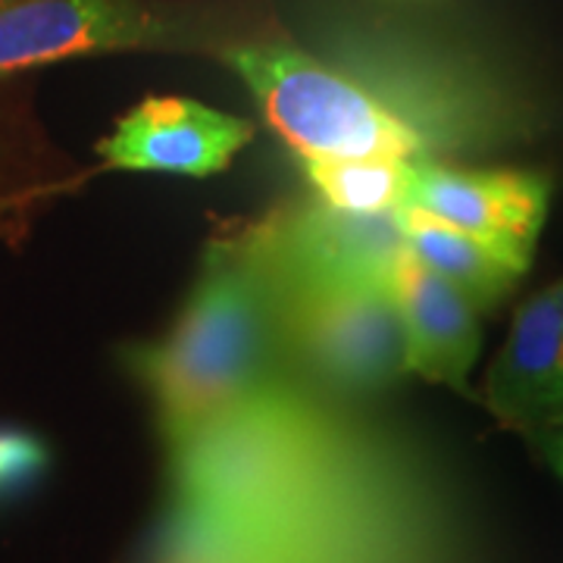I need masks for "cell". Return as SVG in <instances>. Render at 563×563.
Listing matches in <instances>:
<instances>
[{"instance_id": "5b68a950", "label": "cell", "mask_w": 563, "mask_h": 563, "mask_svg": "<svg viewBox=\"0 0 563 563\" xmlns=\"http://www.w3.org/2000/svg\"><path fill=\"white\" fill-rule=\"evenodd\" d=\"M551 185L520 169H454L439 163L413 166L407 203L498 247L529 269L548 217Z\"/></svg>"}, {"instance_id": "9c48e42d", "label": "cell", "mask_w": 563, "mask_h": 563, "mask_svg": "<svg viewBox=\"0 0 563 563\" xmlns=\"http://www.w3.org/2000/svg\"><path fill=\"white\" fill-rule=\"evenodd\" d=\"M276 279H344V276H391L407 251L398 210L347 213L313 203L291 225L266 235Z\"/></svg>"}, {"instance_id": "5bb4252c", "label": "cell", "mask_w": 563, "mask_h": 563, "mask_svg": "<svg viewBox=\"0 0 563 563\" xmlns=\"http://www.w3.org/2000/svg\"><path fill=\"white\" fill-rule=\"evenodd\" d=\"M554 285H558V301H561V313H563V279L554 282Z\"/></svg>"}, {"instance_id": "8fae6325", "label": "cell", "mask_w": 563, "mask_h": 563, "mask_svg": "<svg viewBox=\"0 0 563 563\" xmlns=\"http://www.w3.org/2000/svg\"><path fill=\"white\" fill-rule=\"evenodd\" d=\"M417 161L401 157H344L303 161L307 179L322 203L347 213H385L407 203Z\"/></svg>"}, {"instance_id": "ba28073f", "label": "cell", "mask_w": 563, "mask_h": 563, "mask_svg": "<svg viewBox=\"0 0 563 563\" xmlns=\"http://www.w3.org/2000/svg\"><path fill=\"white\" fill-rule=\"evenodd\" d=\"M391 285L407 339V373L470 395V373L483 351V313L461 291L404 251Z\"/></svg>"}, {"instance_id": "7a4b0ae2", "label": "cell", "mask_w": 563, "mask_h": 563, "mask_svg": "<svg viewBox=\"0 0 563 563\" xmlns=\"http://www.w3.org/2000/svg\"><path fill=\"white\" fill-rule=\"evenodd\" d=\"M266 122L301 161H417V132L361 85L288 44H244L229 54Z\"/></svg>"}, {"instance_id": "30bf717a", "label": "cell", "mask_w": 563, "mask_h": 563, "mask_svg": "<svg viewBox=\"0 0 563 563\" xmlns=\"http://www.w3.org/2000/svg\"><path fill=\"white\" fill-rule=\"evenodd\" d=\"M407 251L448 279L479 313L495 310L514 291L520 269L498 247L417 207H398Z\"/></svg>"}, {"instance_id": "52a82bcc", "label": "cell", "mask_w": 563, "mask_h": 563, "mask_svg": "<svg viewBox=\"0 0 563 563\" xmlns=\"http://www.w3.org/2000/svg\"><path fill=\"white\" fill-rule=\"evenodd\" d=\"M485 410L523 439L563 426V313L558 285L536 291L510 322L483 385Z\"/></svg>"}, {"instance_id": "7c38bea8", "label": "cell", "mask_w": 563, "mask_h": 563, "mask_svg": "<svg viewBox=\"0 0 563 563\" xmlns=\"http://www.w3.org/2000/svg\"><path fill=\"white\" fill-rule=\"evenodd\" d=\"M47 461L38 439L25 432H0V492H10L38 476Z\"/></svg>"}, {"instance_id": "8992f818", "label": "cell", "mask_w": 563, "mask_h": 563, "mask_svg": "<svg viewBox=\"0 0 563 563\" xmlns=\"http://www.w3.org/2000/svg\"><path fill=\"white\" fill-rule=\"evenodd\" d=\"M251 122L188 98H147L98 144L113 169L207 179L251 141Z\"/></svg>"}, {"instance_id": "6da1fadb", "label": "cell", "mask_w": 563, "mask_h": 563, "mask_svg": "<svg viewBox=\"0 0 563 563\" xmlns=\"http://www.w3.org/2000/svg\"><path fill=\"white\" fill-rule=\"evenodd\" d=\"M276 329L279 279L266 235L213 244L169 335L135 361L173 448L269 388Z\"/></svg>"}, {"instance_id": "277c9868", "label": "cell", "mask_w": 563, "mask_h": 563, "mask_svg": "<svg viewBox=\"0 0 563 563\" xmlns=\"http://www.w3.org/2000/svg\"><path fill=\"white\" fill-rule=\"evenodd\" d=\"M191 25L151 0H25L0 7V76L44 63L176 47Z\"/></svg>"}, {"instance_id": "3957f363", "label": "cell", "mask_w": 563, "mask_h": 563, "mask_svg": "<svg viewBox=\"0 0 563 563\" xmlns=\"http://www.w3.org/2000/svg\"><path fill=\"white\" fill-rule=\"evenodd\" d=\"M279 325L291 351L325 383L366 391L407 376V339L391 276L285 282Z\"/></svg>"}, {"instance_id": "4fadbf2b", "label": "cell", "mask_w": 563, "mask_h": 563, "mask_svg": "<svg viewBox=\"0 0 563 563\" xmlns=\"http://www.w3.org/2000/svg\"><path fill=\"white\" fill-rule=\"evenodd\" d=\"M526 442H529V448L542 457L544 466H551V470L563 479V426L542 429V432L529 435Z\"/></svg>"}]
</instances>
